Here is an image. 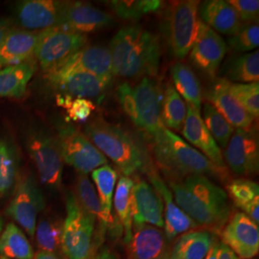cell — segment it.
<instances>
[{
	"instance_id": "8992f818",
	"label": "cell",
	"mask_w": 259,
	"mask_h": 259,
	"mask_svg": "<svg viewBox=\"0 0 259 259\" xmlns=\"http://www.w3.org/2000/svg\"><path fill=\"white\" fill-rule=\"evenodd\" d=\"M65 220L62 230V252L67 259H94L97 253L96 222L69 191L65 198Z\"/></svg>"
},
{
	"instance_id": "d6986e66",
	"label": "cell",
	"mask_w": 259,
	"mask_h": 259,
	"mask_svg": "<svg viewBox=\"0 0 259 259\" xmlns=\"http://www.w3.org/2000/svg\"><path fill=\"white\" fill-rule=\"evenodd\" d=\"M147 176L150 184L160 195L162 202H164L163 228L167 241L170 243L171 241L176 239L179 235L199 228L197 224L177 205L171 190L154 167L147 172Z\"/></svg>"
},
{
	"instance_id": "6da1fadb",
	"label": "cell",
	"mask_w": 259,
	"mask_h": 259,
	"mask_svg": "<svg viewBox=\"0 0 259 259\" xmlns=\"http://www.w3.org/2000/svg\"><path fill=\"white\" fill-rule=\"evenodd\" d=\"M177 205L198 227L219 234L232 215L229 196L206 176L193 175L169 182Z\"/></svg>"
},
{
	"instance_id": "f546056e",
	"label": "cell",
	"mask_w": 259,
	"mask_h": 259,
	"mask_svg": "<svg viewBox=\"0 0 259 259\" xmlns=\"http://www.w3.org/2000/svg\"><path fill=\"white\" fill-rule=\"evenodd\" d=\"M173 87L185 104L197 111L202 110V88L199 79L189 65L177 62L171 67Z\"/></svg>"
},
{
	"instance_id": "e0dca14e",
	"label": "cell",
	"mask_w": 259,
	"mask_h": 259,
	"mask_svg": "<svg viewBox=\"0 0 259 259\" xmlns=\"http://www.w3.org/2000/svg\"><path fill=\"white\" fill-rule=\"evenodd\" d=\"M64 1L25 0L18 3L15 13L21 29L38 32L58 27Z\"/></svg>"
},
{
	"instance_id": "836d02e7",
	"label": "cell",
	"mask_w": 259,
	"mask_h": 259,
	"mask_svg": "<svg viewBox=\"0 0 259 259\" xmlns=\"http://www.w3.org/2000/svg\"><path fill=\"white\" fill-rule=\"evenodd\" d=\"M135 181L130 177H120L114 190L112 204L114 212L121 224L123 230L124 244H127L132 235L133 218H132V200L131 193Z\"/></svg>"
},
{
	"instance_id": "ee69618b",
	"label": "cell",
	"mask_w": 259,
	"mask_h": 259,
	"mask_svg": "<svg viewBox=\"0 0 259 259\" xmlns=\"http://www.w3.org/2000/svg\"><path fill=\"white\" fill-rule=\"evenodd\" d=\"M218 259H240L226 244L219 242Z\"/></svg>"
},
{
	"instance_id": "4fadbf2b",
	"label": "cell",
	"mask_w": 259,
	"mask_h": 259,
	"mask_svg": "<svg viewBox=\"0 0 259 259\" xmlns=\"http://www.w3.org/2000/svg\"><path fill=\"white\" fill-rule=\"evenodd\" d=\"M224 161L238 176H254L258 173V139L251 130H234L225 148Z\"/></svg>"
},
{
	"instance_id": "7c38bea8",
	"label": "cell",
	"mask_w": 259,
	"mask_h": 259,
	"mask_svg": "<svg viewBox=\"0 0 259 259\" xmlns=\"http://www.w3.org/2000/svg\"><path fill=\"white\" fill-rule=\"evenodd\" d=\"M45 77L50 88L60 96L97 102L102 100L110 83L97 76L78 70L55 69L46 72Z\"/></svg>"
},
{
	"instance_id": "7402d4cb",
	"label": "cell",
	"mask_w": 259,
	"mask_h": 259,
	"mask_svg": "<svg viewBox=\"0 0 259 259\" xmlns=\"http://www.w3.org/2000/svg\"><path fill=\"white\" fill-rule=\"evenodd\" d=\"M78 70L97 76L111 83L112 63L110 50L98 46H85L52 70ZM51 71V70H50Z\"/></svg>"
},
{
	"instance_id": "603a6c76",
	"label": "cell",
	"mask_w": 259,
	"mask_h": 259,
	"mask_svg": "<svg viewBox=\"0 0 259 259\" xmlns=\"http://www.w3.org/2000/svg\"><path fill=\"white\" fill-rule=\"evenodd\" d=\"M182 133L184 138L195 148L199 149L213 164L220 168H226L222 151L206 129L200 112L188 106Z\"/></svg>"
},
{
	"instance_id": "f1b7e54d",
	"label": "cell",
	"mask_w": 259,
	"mask_h": 259,
	"mask_svg": "<svg viewBox=\"0 0 259 259\" xmlns=\"http://www.w3.org/2000/svg\"><path fill=\"white\" fill-rule=\"evenodd\" d=\"M215 234L205 230H193L179 235L170 251L172 259H204L216 242Z\"/></svg>"
},
{
	"instance_id": "44dd1931",
	"label": "cell",
	"mask_w": 259,
	"mask_h": 259,
	"mask_svg": "<svg viewBox=\"0 0 259 259\" xmlns=\"http://www.w3.org/2000/svg\"><path fill=\"white\" fill-rule=\"evenodd\" d=\"M230 82L219 78L208 88L205 97L213 108L236 129L251 130L254 118L245 111L229 90Z\"/></svg>"
},
{
	"instance_id": "f907efd6",
	"label": "cell",
	"mask_w": 259,
	"mask_h": 259,
	"mask_svg": "<svg viewBox=\"0 0 259 259\" xmlns=\"http://www.w3.org/2000/svg\"><path fill=\"white\" fill-rule=\"evenodd\" d=\"M157 259H172L171 258V256H170V253H168V254H165V255H163V256H161V257H159V258Z\"/></svg>"
},
{
	"instance_id": "b9f144b4",
	"label": "cell",
	"mask_w": 259,
	"mask_h": 259,
	"mask_svg": "<svg viewBox=\"0 0 259 259\" xmlns=\"http://www.w3.org/2000/svg\"><path fill=\"white\" fill-rule=\"evenodd\" d=\"M57 103L66 110L68 118L75 122L88 120L95 110V105L93 101L82 98L71 99L69 97L58 95Z\"/></svg>"
},
{
	"instance_id": "681fc988",
	"label": "cell",
	"mask_w": 259,
	"mask_h": 259,
	"mask_svg": "<svg viewBox=\"0 0 259 259\" xmlns=\"http://www.w3.org/2000/svg\"><path fill=\"white\" fill-rule=\"evenodd\" d=\"M2 231H3V219H2V217L0 215V236H1Z\"/></svg>"
},
{
	"instance_id": "cb8c5ba5",
	"label": "cell",
	"mask_w": 259,
	"mask_h": 259,
	"mask_svg": "<svg viewBox=\"0 0 259 259\" xmlns=\"http://www.w3.org/2000/svg\"><path fill=\"white\" fill-rule=\"evenodd\" d=\"M198 17L216 33L228 36L235 35L244 26L236 11L228 1L224 0L204 1L199 5Z\"/></svg>"
},
{
	"instance_id": "d6a6232c",
	"label": "cell",
	"mask_w": 259,
	"mask_h": 259,
	"mask_svg": "<svg viewBox=\"0 0 259 259\" xmlns=\"http://www.w3.org/2000/svg\"><path fill=\"white\" fill-rule=\"evenodd\" d=\"M33 247L23 231L15 223H9L0 236V255L8 259H33Z\"/></svg>"
},
{
	"instance_id": "ffe728a7",
	"label": "cell",
	"mask_w": 259,
	"mask_h": 259,
	"mask_svg": "<svg viewBox=\"0 0 259 259\" xmlns=\"http://www.w3.org/2000/svg\"><path fill=\"white\" fill-rule=\"evenodd\" d=\"M162 229L152 225H133L126 246L127 259H157L170 253Z\"/></svg>"
},
{
	"instance_id": "74e56055",
	"label": "cell",
	"mask_w": 259,
	"mask_h": 259,
	"mask_svg": "<svg viewBox=\"0 0 259 259\" xmlns=\"http://www.w3.org/2000/svg\"><path fill=\"white\" fill-rule=\"evenodd\" d=\"M112 11L121 19L138 20L144 16L156 13L163 5L158 0H115L109 2Z\"/></svg>"
},
{
	"instance_id": "e575fe53",
	"label": "cell",
	"mask_w": 259,
	"mask_h": 259,
	"mask_svg": "<svg viewBox=\"0 0 259 259\" xmlns=\"http://www.w3.org/2000/svg\"><path fill=\"white\" fill-rule=\"evenodd\" d=\"M187 114V105L177 93L172 83H168L162 94L161 121L163 126L171 132L183 129Z\"/></svg>"
},
{
	"instance_id": "1f68e13d",
	"label": "cell",
	"mask_w": 259,
	"mask_h": 259,
	"mask_svg": "<svg viewBox=\"0 0 259 259\" xmlns=\"http://www.w3.org/2000/svg\"><path fill=\"white\" fill-rule=\"evenodd\" d=\"M221 75L232 83H258V50L231 58L223 65Z\"/></svg>"
},
{
	"instance_id": "d4e9b609",
	"label": "cell",
	"mask_w": 259,
	"mask_h": 259,
	"mask_svg": "<svg viewBox=\"0 0 259 259\" xmlns=\"http://www.w3.org/2000/svg\"><path fill=\"white\" fill-rule=\"evenodd\" d=\"M37 32L13 27L0 45V66L16 65L35 58Z\"/></svg>"
},
{
	"instance_id": "4dcf8cb0",
	"label": "cell",
	"mask_w": 259,
	"mask_h": 259,
	"mask_svg": "<svg viewBox=\"0 0 259 259\" xmlns=\"http://www.w3.org/2000/svg\"><path fill=\"white\" fill-rule=\"evenodd\" d=\"M227 190L234 204L258 225V184L245 178L235 179L227 185Z\"/></svg>"
},
{
	"instance_id": "7a4b0ae2",
	"label": "cell",
	"mask_w": 259,
	"mask_h": 259,
	"mask_svg": "<svg viewBox=\"0 0 259 259\" xmlns=\"http://www.w3.org/2000/svg\"><path fill=\"white\" fill-rule=\"evenodd\" d=\"M112 73L126 79L155 78L161 57L157 35L139 25L122 28L111 39Z\"/></svg>"
},
{
	"instance_id": "ab89813d",
	"label": "cell",
	"mask_w": 259,
	"mask_h": 259,
	"mask_svg": "<svg viewBox=\"0 0 259 259\" xmlns=\"http://www.w3.org/2000/svg\"><path fill=\"white\" fill-rule=\"evenodd\" d=\"M230 93L241 107L254 119L259 115V83L229 84Z\"/></svg>"
},
{
	"instance_id": "60d3db41",
	"label": "cell",
	"mask_w": 259,
	"mask_h": 259,
	"mask_svg": "<svg viewBox=\"0 0 259 259\" xmlns=\"http://www.w3.org/2000/svg\"><path fill=\"white\" fill-rule=\"evenodd\" d=\"M228 44L233 51L250 53L259 46L258 23L244 25L240 30L228 39Z\"/></svg>"
},
{
	"instance_id": "7bdbcfd3",
	"label": "cell",
	"mask_w": 259,
	"mask_h": 259,
	"mask_svg": "<svg viewBox=\"0 0 259 259\" xmlns=\"http://www.w3.org/2000/svg\"><path fill=\"white\" fill-rule=\"evenodd\" d=\"M228 2L236 11L243 25L258 23V0H230Z\"/></svg>"
},
{
	"instance_id": "bcb514c9",
	"label": "cell",
	"mask_w": 259,
	"mask_h": 259,
	"mask_svg": "<svg viewBox=\"0 0 259 259\" xmlns=\"http://www.w3.org/2000/svg\"><path fill=\"white\" fill-rule=\"evenodd\" d=\"M13 28L12 22L9 19H0V45L3 41V39L7 36L10 30Z\"/></svg>"
},
{
	"instance_id": "484cf974",
	"label": "cell",
	"mask_w": 259,
	"mask_h": 259,
	"mask_svg": "<svg viewBox=\"0 0 259 259\" xmlns=\"http://www.w3.org/2000/svg\"><path fill=\"white\" fill-rule=\"evenodd\" d=\"M117 177V172L108 164L99 167L92 172V178L96 186L95 189L101 204L107 230L119 235L123 232L121 224L118 219L116 221L112 215V200Z\"/></svg>"
},
{
	"instance_id": "2e32d148",
	"label": "cell",
	"mask_w": 259,
	"mask_h": 259,
	"mask_svg": "<svg viewBox=\"0 0 259 259\" xmlns=\"http://www.w3.org/2000/svg\"><path fill=\"white\" fill-rule=\"evenodd\" d=\"M113 18L110 14L82 1H64L61 27L80 34H88L111 26Z\"/></svg>"
},
{
	"instance_id": "7dc6e473",
	"label": "cell",
	"mask_w": 259,
	"mask_h": 259,
	"mask_svg": "<svg viewBox=\"0 0 259 259\" xmlns=\"http://www.w3.org/2000/svg\"><path fill=\"white\" fill-rule=\"evenodd\" d=\"M94 259H119L114 251L105 248L96 253Z\"/></svg>"
},
{
	"instance_id": "9a60e30c",
	"label": "cell",
	"mask_w": 259,
	"mask_h": 259,
	"mask_svg": "<svg viewBox=\"0 0 259 259\" xmlns=\"http://www.w3.org/2000/svg\"><path fill=\"white\" fill-rule=\"evenodd\" d=\"M222 242L240 259H251L259 251V228L243 212L231 215L220 233Z\"/></svg>"
},
{
	"instance_id": "f35d334b",
	"label": "cell",
	"mask_w": 259,
	"mask_h": 259,
	"mask_svg": "<svg viewBox=\"0 0 259 259\" xmlns=\"http://www.w3.org/2000/svg\"><path fill=\"white\" fill-rule=\"evenodd\" d=\"M203 114L204 125L217 145L221 148H226L232 138L234 128L208 103L204 105Z\"/></svg>"
},
{
	"instance_id": "5bb4252c",
	"label": "cell",
	"mask_w": 259,
	"mask_h": 259,
	"mask_svg": "<svg viewBox=\"0 0 259 259\" xmlns=\"http://www.w3.org/2000/svg\"><path fill=\"white\" fill-rule=\"evenodd\" d=\"M227 51L228 45L223 37L199 19L197 35L189 51L192 65L208 77L215 78Z\"/></svg>"
},
{
	"instance_id": "5b68a950",
	"label": "cell",
	"mask_w": 259,
	"mask_h": 259,
	"mask_svg": "<svg viewBox=\"0 0 259 259\" xmlns=\"http://www.w3.org/2000/svg\"><path fill=\"white\" fill-rule=\"evenodd\" d=\"M162 94L157 81L149 77L142 78L135 85L124 82L117 89V98L124 112L151 138L164 127L161 121Z\"/></svg>"
},
{
	"instance_id": "816d5d0a",
	"label": "cell",
	"mask_w": 259,
	"mask_h": 259,
	"mask_svg": "<svg viewBox=\"0 0 259 259\" xmlns=\"http://www.w3.org/2000/svg\"><path fill=\"white\" fill-rule=\"evenodd\" d=\"M0 259H8V258H5V257H1V256H0Z\"/></svg>"
},
{
	"instance_id": "ac0fdd59",
	"label": "cell",
	"mask_w": 259,
	"mask_h": 259,
	"mask_svg": "<svg viewBox=\"0 0 259 259\" xmlns=\"http://www.w3.org/2000/svg\"><path fill=\"white\" fill-rule=\"evenodd\" d=\"M133 225L164 227V206L160 195L143 180L135 181L131 193Z\"/></svg>"
},
{
	"instance_id": "f5cc1de1",
	"label": "cell",
	"mask_w": 259,
	"mask_h": 259,
	"mask_svg": "<svg viewBox=\"0 0 259 259\" xmlns=\"http://www.w3.org/2000/svg\"><path fill=\"white\" fill-rule=\"evenodd\" d=\"M0 69H1V66H0Z\"/></svg>"
},
{
	"instance_id": "f6af8a7d",
	"label": "cell",
	"mask_w": 259,
	"mask_h": 259,
	"mask_svg": "<svg viewBox=\"0 0 259 259\" xmlns=\"http://www.w3.org/2000/svg\"><path fill=\"white\" fill-rule=\"evenodd\" d=\"M33 259H67L62 252H50L38 250L34 254Z\"/></svg>"
},
{
	"instance_id": "8fae6325",
	"label": "cell",
	"mask_w": 259,
	"mask_h": 259,
	"mask_svg": "<svg viewBox=\"0 0 259 259\" xmlns=\"http://www.w3.org/2000/svg\"><path fill=\"white\" fill-rule=\"evenodd\" d=\"M88 40L87 35L61 26L38 31L35 59L46 73L88 46Z\"/></svg>"
},
{
	"instance_id": "8d00e7d4",
	"label": "cell",
	"mask_w": 259,
	"mask_h": 259,
	"mask_svg": "<svg viewBox=\"0 0 259 259\" xmlns=\"http://www.w3.org/2000/svg\"><path fill=\"white\" fill-rule=\"evenodd\" d=\"M17 152L7 139H0V197L8 194L19 176Z\"/></svg>"
},
{
	"instance_id": "c3c4849f",
	"label": "cell",
	"mask_w": 259,
	"mask_h": 259,
	"mask_svg": "<svg viewBox=\"0 0 259 259\" xmlns=\"http://www.w3.org/2000/svg\"><path fill=\"white\" fill-rule=\"evenodd\" d=\"M218 252H219V242H215L213 244L210 250H208L207 254L204 259H218Z\"/></svg>"
},
{
	"instance_id": "9c48e42d",
	"label": "cell",
	"mask_w": 259,
	"mask_h": 259,
	"mask_svg": "<svg viewBox=\"0 0 259 259\" xmlns=\"http://www.w3.org/2000/svg\"><path fill=\"white\" fill-rule=\"evenodd\" d=\"M57 140L63 160L73 167L78 174L88 175L108 164V158L93 145L80 130L67 123L57 126Z\"/></svg>"
},
{
	"instance_id": "ba28073f",
	"label": "cell",
	"mask_w": 259,
	"mask_h": 259,
	"mask_svg": "<svg viewBox=\"0 0 259 259\" xmlns=\"http://www.w3.org/2000/svg\"><path fill=\"white\" fill-rule=\"evenodd\" d=\"M45 206V198L35 176L30 172L19 173L6 213L31 239H34L38 216Z\"/></svg>"
},
{
	"instance_id": "83f0119b",
	"label": "cell",
	"mask_w": 259,
	"mask_h": 259,
	"mask_svg": "<svg viewBox=\"0 0 259 259\" xmlns=\"http://www.w3.org/2000/svg\"><path fill=\"white\" fill-rule=\"evenodd\" d=\"M73 193L80 206L89 215H91L97 224L96 244L99 249L108 230L105 225L102 207L96 189L88 175L78 174L76 179L75 192Z\"/></svg>"
},
{
	"instance_id": "3957f363",
	"label": "cell",
	"mask_w": 259,
	"mask_h": 259,
	"mask_svg": "<svg viewBox=\"0 0 259 259\" xmlns=\"http://www.w3.org/2000/svg\"><path fill=\"white\" fill-rule=\"evenodd\" d=\"M83 134L106 157H109L124 176L145 173L153 168L143 145L129 132L95 117L83 127Z\"/></svg>"
},
{
	"instance_id": "30bf717a",
	"label": "cell",
	"mask_w": 259,
	"mask_h": 259,
	"mask_svg": "<svg viewBox=\"0 0 259 259\" xmlns=\"http://www.w3.org/2000/svg\"><path fill=\"white\" fill-rule=\"evenodd\" d=\"M26 148L37 168L40 182L59 189L63 180L64 160L57 138L46 130L31 129L26 138Z\"/></svg>"
},
{
	"instance_id": "4316f807",
	"label": "cell",
	"mask_w": 259,
	"mask_h": 259,
	"mask_svg": "<svg viewBox=\"0 0 259 259\" xmlns=\"http://www.w3.org/2000/svg\"><path fill=\"white\" fill-rule=\"evenodd\" d=\"M37 68V61L33 58L0 69V97L12 99L23 97Z\"/></svg>"
},
{
	"instance_id": "277c9868",
	"label": "cell",
	"mask_w": 259,
	"mask_h": 259,
	"mask_svg": "<svg viewBox=\"0 0 259 259\" xmlns=\"http://www.w3.org/2000/svg\"><path fill=\"white\" fill-rule=\"evenodd\" d=\"M151 139L156 162L169 182L193 175L226 176V168L213 164L201 152L165 127Z\"/></svg>"
},
{
	"instance_id": "d590c367",
	"label": "cell",
	"mask_w": 259,
	"mask_h": 259,
	"mask_svg": "<svg viewBox=\"0 0 259 259\" xmlns=\"http://www.w3.org/2000/svg\"><path fill=\"white\" fill-rule=\"evenodd\" d=\"M63 221L50 214H45L37 220L34 238L39 250L62 252Z\"/></svg>"
},
{
	"instance_id": "52a82bcc",
	"label": "cell",
	"mask_w": 259,
	"mask_h": 259,
	"mask_svg": "<svg viewBox=\"0 0 259 259\" xmlns=\"http://www.w3.org/2000/svg\"><path fill=\"white\" fill-rule=\"evenodd\" d=\"M200 2L184 0L171 2L165 10L164 28L171 54L183 60L193 46L198 29Z\"/></svg>"
}]
</instances>
